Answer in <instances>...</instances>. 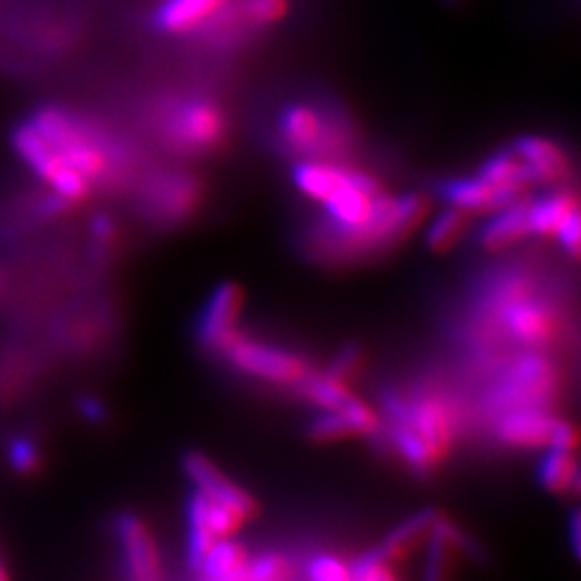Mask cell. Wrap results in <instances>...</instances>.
<instances>
[{"mask_svg":"<svg viewBox=\"0 0 581 581\" xmlns=\"http://www.w3.org/2000/svg\"><path fill=\"white\" fill-rule=\"evenodd\" d=\"M356 173H358L356 169L336 162L299 160L290 171V180L304 196L324 203L336 190L351 182Z\"/></svg>","mask_w":581,"mask_h":581,"instance_id":"16","label":"cell"},{"mask_svg":"<svg viewBox=\"0 0 581 581\" xmlns=\"http://www.w3.org/2000/svg\"><path fill=\"white\" fill-rule=\"evenodd\" d=\"M364 360H366V356L358 345H347L334 356V360L329 363L326 373L336 377V379H340V381H345V384H351L363 373Z\"/></svg>","mask_w":581,"mask_h":581,"instance_id":"31","label":"cell"},{"mask_svg":"<svg viewBox=\"0 0 581 581\" xmlns=\"http://www.w3.org/2000/svg\"><path fill=\"white\" fill-rule=\"evenodd\" d=\"M517 153L526 162L532 182L547 185H564L571 182L573 164L564 146L543 136H523L514 143Z\"/></svg>","mask_w":581,"mask_h":581,"instance_id":"12","label":"cell"},{"mask_svg":"<svg viewBox=\"0 0 581 581\" xmlns=\"http://www.w3.org/2000/svg\"><path fill=\"white\" fill-rule=\"evenodd\" d=\"M539 480L551 493H567L578 489V459L571 450L551 448L539 466Z\"/></svg>","mask_w":581,"mask_h":581,"instance_id":"24","label":"cell"},{"mask_svg":"<svg viewBox=\"0 0 581 581\" xmlns=\"http://www.w3.org/2000/svg\"><path fill=\"white\" fill-rule=\"evenodd\" d=\"M473 214L459 207H450L439 214L427 231V246L434 253H448L468 233Z\"/></svg>","mask_w":581,"mask_h":581,"instance_id":"25","label":"cell"},{"mask_svg":"<svg viewBox=\"0 0 581 581\" xmlns=\"http://www.w3.org/2000/svg\"><path fill=\"white\" fill-rule=\"evenodd\" d=\"M558 366L543 351H523L512 358L500 381L487 395L485 409L496 418L512 409H547L558 397Z\"/></svg>","mask_w":581,"mask_h":581,"instance_id":"6","label":"cell"},{"mask_svg":"<svg viewBox=\"0 0 581 581\" xmlns=\"http://www.w3.org/2000/svg\"><path fill=\"white\" fill-rule=\"evenodd\" d=\"M308 581H351V567L334 553H315L306 560Z\"/></svg>","mask_w":581,"mask_h":581,"instance_id":"30","label":"cell"},{"mask_svg":"<svg viewBox=\"0 0 581 581\" xmlns=\"http://www.w3.org/2000/svg\"><path fill=\"white\" fill-rule=\"evenodd\" d=\"M578 212H580L578 192L560 185L543 198L530 201L532 233L543 237H555L560 226Z\"/></svg>","mask_w":581,"mask_h":581,"instance_id":"21","label":"cell"},{"mask_svg":"<svg viewBox=\"0 0 581 581\" xmlns=\"http://www.w3.org/2000/svg\"><path fill=\"white\" fill-rule=\"evenodd\" d=\"M13 151L37 182L70 210L128 192L141 171L136 151L100 116L65 104H43L13 128Z\"/></svg>","mask_w":581,"mask_h":581,"instance_id":"1","label":"cell"},{"mask_svg":"<svg viewBox=\"0 0 581 581\" xmlns=\"http://www.w3.org/2000/svg\"><path fill=\"white\" fill-rule=\"evenodd\" d=\"M384 437H386L388 448L399 457L405 468L418 476L437 472L439 466L444 463V459L437 455L436 450L402 422H390Z\"/></svg>","mask_w":581,"mask_h":581,"instance_id":"20","label":"cell"},{"mask_svg":"<svg viewBox=\"0 0 581 581\" xmlns=\"http://www.w3.org/2000/svg\"><path fill=\"white\" fill-rule=\"evenodd\" d=\"M308 437L319 444H329V441H340L347 437H356L351 425L347 422L345 414L340 409L336 411H324L319 418L313 420L308 427Z\"/></svg>","mask_w":581,"mask_h":581,"instance_id":"29","label":"cell"},{"mask_svg":"<svg viewBox=\"0 0 581 581\" xmlns=\"http://www.w3.org/2000/svg\"><path fill=\"white\" fill-rule=\"evenodd\" d=\"M558 420L560 418H555L547 409H512L498 416L496 439L514 450L551 446Z\"/></svg>","mask_w":581,"mask_h":581,"instance_id":"11","label":"cell"},{"mask_svg":"<svg viewBox=\"0 0 581 581\" xmlns=\"http://www.w3.org/2000/svg\"><path fill=\"white\" fill-rule=\"evenodd\" d=\"M580 514H578V512H573V517H571V547H573L575 555H580Z\"/></svg>","mask_w":581,"mask_h":581,"instance_id":"35","label":"cell"},{"mask_svg":"<svg viewBox=\"0 0 581 581\" xmlns=\"http://www.w3.org/2000/svg\"><path fill=\"white\" fill-rule=\"evenodd\" d=\"M299 390V395L308 402L322 407L324 411H336L343 409L349 400L356 399V395L351 393L349 384L332 377V375H315L308 373L304 381H299L295 386Z\"/></svg>","mask_w":581,"mask_h":581,"instance_id":"23","label":"cell"},{"mask_svg":"<svg viewBox=\"0 0 581 581\" xmlns=\"http://www.w3.org/2000/svg\"><path fill=\"white\" fill-rule=\"evenodd\" d=\"M388 422H402L422 437L441 459H446L461 434L463 411L446 393L422 388L416 393L388 390L384 397Z\"/></svg>","mask_w":581,"mask_h":581,"instance_id":"5","label":"cell"},{"mask_svg":"<svg viewBox=\"0 0 581 581\" xmlns=\"http://www.w3.org/2000/svg\"><path fill=\"white\" fill-rule=\"evenodd\" d=\"M4 287V278H2V272H0V290Z\"/></svg>","mask_w":581,"mask_h":581,"instance_id":"37","label":"cell"},{"mask_svg":"<svg viewBox=\"0 0 581 581\" xmlns=\"http://www.w3.org/2000/svg\"><path fill=\"white\" fill-rule=\"evenodd\" d=\"M27 364L22 363L20 356L9 354L0 363V399H11L24 384Z\"/></svg>","mask_w":581,"mask_h":581,"instance_id":"32","label":"cell"},{"mask_svg":"<svg viewBox=\"0 0 581 581\" xmlns=\"http://www.w3.org/2000/svg\"><path fill=\"white\" fill-rule=\"evenodd\" d=\"M183 472L196 487V491L203 493L210 502L233 510L244 521H251L258 514L255 498L244 487L235 485L226 473L220 472L216 463L207 455L194 450L185 452Z\"/></svg>","mask_w":581,"mask_h":581,"instance_id":"9","label":"cell"},{"mask_svg":"<svg viewBox=\"0 0 581 581\" xmlns=\"http://www.w3.org/2000/svg\"><path fill=\"white\" fill-rule=\"evenodd\" d=\"M276 145L290 157L340 164L358 149V125L332 98H297L276 116Z\"/></svg>","mask_w":581,"mask_h":581,"instance_id":"2","label":"cell"},{"mask_svg":"<svg viewBox=\"0 0 581 581\" xmlns=\"http://www.w3.org/2000/svg\"><path fill=\"white\" fill-rule=\"evenodd\" d=\"M0 581H9V575H7V569H4V564L0 562Z\"/></svg>","mask_w":581,"mask_h":581,"instance_id":"36","label":"cell"},{"mask_svg":"<svg viewBox=\"0 0 581 581\" xmlns=\"http://www.w3.org/2000/svg\"><path fill=\"white\" fill-rule=\"evenodd\" d=\"M78 409L84 420L89 422H104L109 416V407L98 397H82L78 400Z\"/></svg>","mask_w":581,"mask_h":581,"instance_id":"34","label":"cell"},{"mask_svg":"<svg viewBox=\"0 0 581 581\" xmlns=\"http://www.w3.org/2000/svg\"><path fill=\"white\" fill-rule=\"evenodd\" d=\"M157 141L175 155L205 157L218 153L231 136V114L216 95L183 93L160 98L149 112Z\"/></svg>","mask_w":581,"mask_h":581,"instance_id":"3","label":"cell"},{"mask_svg":"<svg viewBox=\"0 0 581 581\" xmlns=\"http://www.w3.org/2000/svg\"><path fill=\"white\" fill-rule=\"evenodd\" d=\"M239 9L246 22L251 24V29L256 33L261 29H267L281 22L289 11V2L287 0H239Z\"/></svg>","mask_w":581,"mask_h":581,"instance_id":"27","label":"cell"},{"mask_svg":"<svg viewBox=\"0 0 581 581\" xmlns=\"http://www.w3.org/2000/svg\"><path fill=\"white\" fill-rule=\"evenodd\" d=\"M351 581H400L395 564L386 560L377 549L363 553L351 564Z\"/></svg>","mask_w":581,"mask_h":581,"instance_id":"28","label":"cell"},{"mask_svg":"<svg viewBox=\"0 0 581 581\" xmlns=\"http://www.w3.org/2000/svg\"><path fill=\"white\" fill-rule=\"evenodd\" d=\"M482 182L491 183L498 190H504L517 198H523L526 192L532 185V175L517 153L514 146H504L500 151H493L487 160H482L473 173Z\"/></svg>","mask_w":581,"mask_h":581,"instance_id":"17","label":"cell"},{"mask_svg":"<svg viewBox=\"0 0 581 581\" xmlns=\"http://www.w3.org/2000/svg\"><path fill=\"white\" fill-rule=\"evenodd\" d=\"M134 210L157 228L182 226L198 214L205 196L203 180L182 169H157L143 173L130 185Z\"/></svg>","mask_w":581,"mask_h":581,"instance_id":"4","label":"cell"},{"mask_svg":"<svg viewBox=\"0 0 581 581\" xmlns=\"http://www.w3.org/2000/svg\"><path fill=\"white\" fill-rule=\"evenodd\" d=\"M125 581H166L162 553L145 519L134 512H121L114 521Z\"/></svg>","mask_w":581,"mask_h":581,"instance_id":"8","label":"cell"},{"mask_svg":"<svg viewBox=\"0 0 581 581\" xmlns=\"http://www.w3.org/2000/svg\"><path fill=\"white\" fill-rule=\"evenodd\" d=\"M248 549L237 541H222L210 549L198 575L203 580L228 581L244 573L248 564Z\"/></svg>","mask_w":581,"mask_h":581,"instance_id":"22","label":"cell"},{"mask_svg":"<svg viewBox=\"0 0 581 581\" xmlns=\"http://www.w3.org/2000/svg\"><path fill=\"white\" fill-rule=\"evenodd\" d=\"M244 302L246 295L237 283L218 285L210 295L196 327L198 340L207 351L218 354L222 345L237 332V322L242 317Z\"/></svg>","mask_w":581,"mask_h":581,"instance_id":"10","label":"cell"},{"mask_svg":"<svg viewBox=\"0 0 581 581\" xmlns=\"http://www.w3.org/2000/svg\"><path fill=\"white\" fill-rule=\"evenodd\" d=\"M4 457H7L11 472L18 476H35L43 468L41 448L35 437L27 436V434H16L7 439Z\"/></svg>","mask_w":581,"mask_h":581,"instance_id":"26","label":"cell"},{"mask_svg":"<svg viewBox=\"0 0 581 581\" xmlns=\"http://www.w3.org/2000/svg\"><path fill=\"white\" fill-rule=\"evenodd\" d=\"M185 523H187V543H185V560L187 569L198 573L210 549L216 543V534L210 526V502L203 493H190L185 502Z\"/></svg>","mask_w":581,"mask_h":581,"instance_id":"19","label":"cell"},{"mask_svg":"<svg viewBox=\"0 0 581 581\" xmlns=\"http://www.w3.org/2000/svg\"><path fill=\"white\" fill-rule=\"evenodd\" d=\"M437 514L439 510L425 509L416 514H411L409 519L400 521L397 528H393L386 539L381 541V546L375 547L386 560H390L393 564H397L400 560L409 558L418 547L425 546L434 526H436Z\"/></svg>","mask_w":581,"mask_h":581,"instance_id":"18","label":"cell"},{"mask_svg":"<svg viewBox=\"0 0 581 581\" xmlns=\"http://www.w3.org/2000/svg\"><path fill=\"white\" fill-rule=\"evenodd\" d=\"M231 0H164L151 24L164 35H194Z\"/></svg>","mask_w":581,"mask_h":581,"instance_id":"14","label":"cell"},{"mask_svg":"<svg viewBox=\"0 0 581 581\" xmlns=\"http://www.w3.org/2000/svg\"><path fill=\"white\" fill-rule=\"evenodd\" d=\"M528 235H532L530 201L523 196L521 201L496 212V216L480 228L478 244L489 253H500L517 246Z\"/></svg>","mask_w":581,"mask_h":581,"instance_id":"15","label":"cell"},{"mask_svg":"<svg viewBox=\"0 0 581 581\" xmlns=\"http://www.w3.org/2000/svg\"><path fill=\"white\" fill-rule=\"evenodd\" d=\"M226 363L244 375L276 386H297L310 370L308 363L285 347L263 343L235 332L218 351Z\"/></svg>","mask_w":581,"mask_h":581,"instance_id":"7","label":"cell"},{"mask_svg":"<svg viewBox=\"0 0 581 581\" xmlns=\"http://www.w3.org/2000/svg\"><path fill=\"white\" fill-rule=\"evenodd\" d=\"M439 196L450 205L470 214H496L512 203L521 201L504 190L493 187L491 183L482 182L480 177H452L439 183Z\"/></svg>","mask_w":581,"mask_h":581,"instance_id":"13","label":"cell"},{"mask_svg":"<svg viewBox=\"0 0 581 581\" xmlns=\"http://www.w3.org/2000/svg\"><path fill=\"white\" fill-rule=\"evenodd\" d=\"M555 239L560 242V246L571 258L580 256V212L573 214L560 226V231L555 233Z\"/></svg>","mask_w":581,"mask_h":581,"instance_id":"33","label":"cell"}]
</instances>
